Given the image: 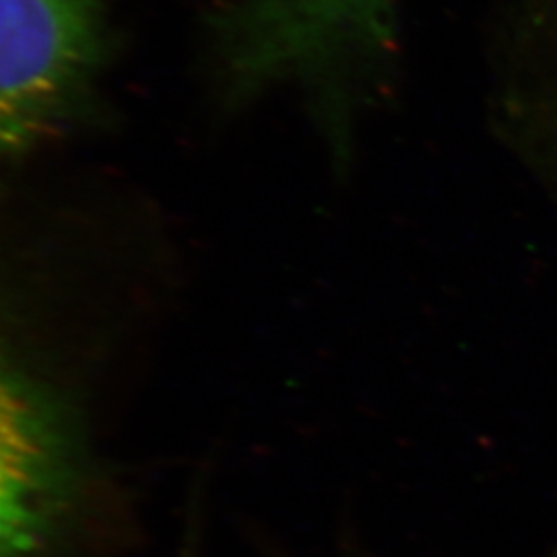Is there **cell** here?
Masks as SVG:
<instances>
[{
    "mask_svg": "<svg viewBox=\"0 0 557 557\" xmlns=\"http://www.w3.org/2000/svg\"><path fill=\"white\" fill-rule=\"evenodd\" d=\"M552 557H557V552H556V554H554V556H552Z\"/></svg>",
    "mask_w": 557,
    "mask_h": 557,
    "instance_id": "4",
    "label": "cell"
},
{
    "mask_svg": "<svg viewBox=\"0 0 557 557\" xmlns=\"http://www.w3.org/2000/svg\"><path fill=\"white\" fill-rule=\"evenodd\" d=\"M110 54L106 0H0V161L85 119Z\"/></svg>",
    "mask_w": 557,
    "mask_h": 557,
    "instance_id": "2",
    "label": "cell"
},
{
    "mask_svg": "<svg viewBox=\"0 0 557 557\" xmlns=\"http://www.w3.org/2000/svg\"><path fill=\"white\" fill-rule=\"evenodd\" d=\"M395 34L393 0H239L213 29L227 96L298 83L335 151H349L356 108L391 60Z\"/></svg>",
    "mask_w": 557,
    "mask_h": 557,
    "instance_id": "1",
    "label": "cell"
},
{
    "mask_svg": "<svg viewBox=\"0 0 557 557\" xmlns=\"http://www.w3.org/2000/svg\"><path fill=\"white\" fill-rule=\"evenodd\" d=\"M71 446L59 409L0 329V557H36L66 508Z\"/></svg>",
    "mask_w": 557,
    "mask_h": 557,
    "instance_id": "3",
    "label": "cell"
}]
</instances>
